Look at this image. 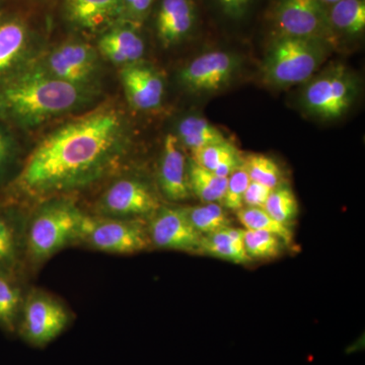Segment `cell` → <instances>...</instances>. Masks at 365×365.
Listing matches in <instances>:
<instances>
[{
    "mask_svg": "<svg viewBox=\"0 0 365 365\" xmlns=\"http://www.w3.org/2000/svg\"><path fill=\"white\" fill-rule=\"evenodd\" d=\"M128 148L124 113L105 103L47 134L26 158L14 191L43 201L85 189L116 170Z\"/></svg>",
    "mask_w": 365,
    "mask_h": 365,
    "instance_id": "1",
    "label": "cell"
},
{
    "mask_svg": "<svg viewBox=\"0 0 365 365\" xmlns=\"http://www.w3.org/2000/svg\"><path fill=\"white\" fill-rule=\"evenodd\" d=\"M93 98L91 86L53 78L37 64L0 88V116L23 128H35L85 107Z\"/></svg>",
    "mask_w": 365,
    "mask_h": 365,
    "instance_id": "2",
    "label": "cell"
},
{
    "mask_svg": "<svg viewBox=\"0 0 365 365\" xmlns=\"http://www.w3.org/2000/svg\"><path fill=\"white\" fill-rule=\"evenodd\" d=\"M85 215L66 196L41 201L26 225L25 256L33 266L42 265L61 250L78 244Z\"/></svg>",
    "mask_w": 365,
    "mask_h": 365,
    "instance_id": "3",
    "label": "cell"
},
{
    "mask_svg": "<svg viewBox=\"0 0 365 365\" xmlns=\"http://www.w3.org/2000/svg\"><path fill=\"white\" fill-rule=\"evenodd\" d=\"M331 47L323 41L274 37L262 63V78L278 88L307 83L324 63Z\"/></svg>",
    "mask_w": 365,
    "mask_h": 365,
    "instance_id": "4",
    "label": "cell"
},
{
    "mask_svg": "<svg viewBox=\"0 0 365 365\" xmlns=\"http://www.w3.org/2000/svg\"><path fill=\"white\" fill-rule=\"evenodd\" d=\"M359 93L354 74L345 66H335L309 81L302 91V104L309 114L337 119L351 107Z\"/></svg>",
    "mask_w": 365,
    "mask_h": 365,
    "instance_id": "5",
    "label": "cell"
},
{
    "mask_svg": "<svg viewBox=\"0 0 365 365\" xmlns=\"http://www.w3.org/2000/svg\"><path fill=\"white\" fill-rule=\"evenodd\" d=\"M79 242L110 254H133L150 246L148 227L140 220L86 215Z\"/></svg>",
    "mask_w": 365,
    "mask_h": 365,
    "instance_id": "6",
    "label": "cell"
},
{
    "mask_svg": "<svg viewBox=\"0 0 365 365\" xmlns=\"http://www.w3.org/2000/svg\"><path fill=\"white\" fill-rule=\"evenodd\" d=\"M274 37L323 41L335 47L328 11L319 0H275L270 11Z\"/></svg>",
    "mask_w": 365,
    "mask_h": 365,
    "instance_id": "7",
    "label": "cell"
},
{
    "mask_svg": "<svg viewBox=\"0 0 365 365\" xmlns=\"http://www.w3.org/2000/svg\"><path fill=\"white\" fill-rule=\"evenodd\" d=\"M71 321L60 300L43 290L33 289L26 299L19 319L21 337L34 347H45L66 331Z\"/></svg>",
    "mask_w": 365,
    "mask_h": 365,
    "instance_id": "8",
    "label": "cell"
},
{
    "mask_svg": "<svg viewBox=\"0 0 365 365\" xmlns=\"http://www.w3.org/2000/svg\"><path fill=\"white\" fill-rule=\"evenodd\" d=\"M155 192L136 178H121L112 182L96 205L98 216L140 220L153 215L160 208Z\"/></svg>",
    "mask_w": 365,
    "mask_h": 365,
    "instance_id": "9",
    "label": "cell"
},
{
    "mask_svg": "<svg viewBox=\"0 0 365 365\" xmlns=\"http://www.w3.org/2000/svg\"><path fill=\"white\" fill-rule=\"evenodd\" d=\"M241 61L227 51L204 53L180 71L179 81L190 93H211L227 88L239 73Z\"/></svg>",
    "mask_w": 365,
    "mask_h": 365,
    "instance_id": "10",
    "label": "cell"
},
{
    "mask_svg": "<svg viewBox=\"0 0 365 365\" xmlns=\"http://www.w3.org/2000/svg\"><path fill=\"white\" fill-rule=\"evenodd\" d=\"M38 66L53 78L74 85L91 86L98 72V53L86 43H64L50 52Z\"/></svg>",
    "mask_w": 365,
    "mask_h": 365,
    "instance_id": "11",
    "label": "cell"
},
{
    "mask_svg": "<svg viewBox=\"0 0 365 365\" xmlns=\"http://www.w3.org/2000/svg\"><path fill=\"white\" fill-rule=\"evenodd\" d=\"M151 244L160 249L198 252L202 235L192 227L182 207H160L148 227Z\"/></svg>",
    "mask_w": 365,
    "mask_h": 365,
    "instance_id": "12",
    "label": "cell"
},
{
    "mask_svg": "<svg viewBox=\"0 0 365 365\" xmlns=\"http://www.w3.org/2000/svg\"><path fill=\"white\" fill-rule=\"evenodd\" d=\"M122 86L129 105L137 111L157 109L165 96V81L150 64L143 60L122 67L120 72Z\"/></svg>",
    "mask_w": 365,
    "mask_h": 365,
    "instance_id": "13",
    "label": "cell"
},
{
    "mask_svg": "<svg viewBox=\"0 0 365 365\" xmlns=\"http://www.w3.org/2000/svg\"><path fill=\"white\" fill-rule=\"evenodd\" d=\"M158 185L165 198L170 201H182L191 197L187 174V160L179 139L168 134L158 168Z\"/></svg>",
    "mask_w": 365,
    "mask_h": 365,
    "instance_id": "14",
    "label": "cell"
},
{
    "mask_svg": "<svg viewBox=\"0 0 365 365\" xmlns=\"http://www.w3.org/2000/svg\"><path fill=\"white\" fill-rule=\"evenodd\" d=\"M196 21L193 0H162L155 20L158 39L165 48L176 45L192 33Z\"/></svg>",
    "mask_w": 365,
    "mask_h": 365,
    "instance_id": "15",
    "label": "cell"
},
{
    "mask_svg": "<svg viewBox=\"0 0 365 365\" xmlns=\"http://www.w3.org/2000/svg\"><path fill=\"white\" fill-rule=\"evenodd\" d=\"M98 49L112 63L126 66L143 60L145 44L134 26L118 24L101 36Z\"/></svg>",
    "mask_w": 365,
    "mask_h": 365,
    "instance_id": "16",
    "label": "cell"
},
{
    "mask_svg": "<svg viewBox=\"0 0 365 365\" xmlns=\"http://www.w3.org/2000/svg\"><path fill=\"white\" fill-rule=\"evenodd\" d=\"M66 11L74 26L93 32L119 21L121 0H66Z\"/></svg>",
    "mask_w": 365,
    "mask_h": 365,
    "instance_id": "17",
    "label": "cell"
},
{
    "mask_svg": "<svg viewBox=\"0 0 365 365\" xmlns=\"http://www.w3.org/2000/svg\"><path fill=\"white\" fill-rule=\"evenodd\" d=\"M31 35L18 19L0 21V78L13 71L28 55Z\"/></svg>",
    "mask_w": 365,
    "mask_h": 365,
    "instance_id": "18",
    "label": "cell"
},
{
    "mask_svg": "<svg viewBox=\"0 0 365 365\" xmlns=\"http://www.w3.org/2000/svg\"><path fill=\"white\" fill-rule=\"evenodd\" d=\"M19 220L0 213V272L14 276L25 256L26 225Z\"/></svg>",
    "mask_w": 365,
    "mask_h": 365,
    "instance_id": "19",
    "label": "cell"
},
{
    "mask_svg": "<svg viewBox=\"0 0 365 365\" xmlns=\"http://www.w3.org/2000/svg\"><path fill=\"white\" fill-rule=\"evenodd\" d=\"M327 11L337 43L340 38L361 37L365 30V0H340Z\"/></svg>",
    "mask_w": 365,
    "mask_h": 365,
    "instance_id": "20",
    "label": "cell"
},
{
    "mask_svg": "<svg viewBox=\"0 0 365 365\" xmlns=\"http://www.w3.org/2000/svg\"><path fill=\"white\" fill-rule=\"evenodd\" d=\"M245 230L227 227L213 234L202 235L198 253L235 264L248 263L251 259L244 246Z\"/></svg>",
    "mask_w": 365,
    "mask_h": 365,
    "instance_id": "21",
    "label": "cell"
},
{
    "mask_svg": "<svg viewBox=\"0 0 365 365\" xmlns=\"http://www.w3.org/2000/svg\"><path fill=\"white\" fill-rule=\"evenodd\" d=\"M187 174L191 193L202 203L222 204L227 186V178L216 176L192 158L187 160Z\"/></svg>",
    "mask_w": 365,
    "mask_h": 365,
    "instance_id": "22",
    "label": "cell"
},
{
    "mask_svg": "<svg viewBox=\"0 0 365 365\" xmlns=\"http://www.w3.org/2000/svg\"><path fill=\"white\" fill-rule=\"evenodd\" d=\"M178 139L180 143L193 151L211 144L227 141L225 134L204 118L189 116L178 125Z\"/></svg>",
    "mask_w": 365,
    "mask_h": 365,
    "instance_id": "23",
    "label": "cell"
},
{
    "mask_svg": "<svg viewBox=\"0 0 365 365\" xmlns=\"http://www.w3.org/2000/svg\"><path fill=\"white\" fill-rule=\"evenodd\" d=\"M24 297L14 275L0 272V327L9 332L18 329Z\"/></svg>",
    "mask_w": 365,
    "mask_h": 365,
    "instance_id": "24",
    "label": "cell"
},
{
    "mask_svg": "<svg viewBox=\"0 0 365 365\" xmlns=\"http://www.w3.org/2000/svg\"><path fill=\"white\" fill-rule=\"evenodd\" d=\"M182 208L192 227L201 235L213 234L232 227V220L222 204L204 203L203 205Z\"/></svg>",
    "mask_w": 365,
    "mask_h": 365,
    "instance_id": "25",
    "label": "cell"
},
{
    "mask_svg": "<svg viewBox=\"0 0 365 365\" xmlns=\"http://www.w3.org/2000/svg\"><path fill=\"white\" fill-rule=\"evenodd\" d=\"M237 216L246 230L270 232L287 244L292 241L294 235L289 227L274 220L264 208L242 207L237 211Z\"/></svg>",
    "mask_w": 365,
    "mask_h": 365,
    "instance_id": "26",
    "label": "cell"
},
{
    "mask_svg": "<svg viewBox=\"0 0 365 365\" xmlns=\"http://www.w3.org/2000/svg\"><path fill=\"white\" fill-rule=\"evenodd\" d=\"M263 208L274 220L287 227L294 222L299 213L297 197L287 184L280 185L272 190Z\"/></svg>",
    "mask_w": 365,
    "mask_h": 365,
    "instance_id": "27",
    "label": "cell"
},
{
    "mask_svg": "<svg viewBox=\"0 0 365 365\" xmlns=\"http://www.w3.org/2000/svg\"><path fill=\"white\" fill-rule=\"evenodd\" d=\"M244 167L251 181L260 182L274 189L283 182V173L278 163L267 155L251 153L244 157Z\"/></svg>",
    "mask_w": 365,
    "mask_h": 365,
    "instance_id": "28",
    "label": "cell"
},
{
    "mask_svg": "<svg viewBox=\"0 0 365 365\" xmlns=\"http://www.w3.org/2000/svg\"><path fill=\"white\" fill-rule=\"evenodd\" d=\"M244 246L251 260H267L279 256L282 241L270 232L245 230Z\"/></svg>",
    "mask_w": 365,
    "mask_h": 365,
    "instance_id": "29",
    "label": "cell"
},
{
    "mask_svg": "<svg viewBox=\"0 0 365 365\" xmlns=\"http://www.w3.org/2000/svg\"><path fill=\"white\" fill-rule=\"evenodd\" d=\"M239 153L240 150L234 144L227 140L225 143L211 144L191 151V158L204 169L215 172L218 165Z\"/></svg>",
    "mask_w": 365,
    "mask_h": 365,
    "instance_id": "30",
    "label": "cell"
},
{
    "mask_svg": "<svg viewBox=\"0 0 365 365\" xmlns=\"http://www.w3.org/2000/svg\"><path fill=\"white\" fill-rule=\"evenodd\" d=\"M251 179L244 165L232 172L227 178V190L222 202L223 207L235 212L244 207L245 192L248 188Z\"/></svg>",
    "mask_w": 365,
    "mask_h": 365,
    "instance_id": "31",
    "label": "cell"
},
{
    "mask_svg": "<svg viewBox=\"0 0 365 365\" xmlns=\"http://www.w3.org/2000/svg\"><path fill=\"white\" fill-rule=\"evenodd\" d=\"M153 0H121V14L118 24L139 25L148 16Z\"/></svg>",
    "mask_w": 365,
    "mask_h": 365,
    "instance_id": "32",
    "label": "cell"
},
{
    "mask_svg": "<svg viewBox=\"0 0 365 365\" xmlns=\"http://www.w3.org/2000/svg\"><path fill=\"white\" fill-rule=\"evenodd\" d=\"M16 158V144L13 137L0 127V181L6 178Z\"/></svg>",
    "mask_w": 365,
    "mask_h": 365,
    "instance_id": "33",
    "label": "cell"
},
{
    "mask_svg": "<svg viewBox=\"0 0 365 365\" xmlns=\"http://www.w3.org/2000/svg\"><path fill=\"white\" fill-rule=\"evenodd\" d=\"M272 190L260 182H250L248 188L245 192L244 206L263 208Z\"/></svg>",
    "mask_w": 365,
    "mask_h": 365,
    "instance_id": "34",
    "label": "cell"
},
{
    "mask_svg": "<svg viewBox=\"0 0 365 365\" xmlns=\"http://www.w3.org/2000/svg\"><path fill=\"white\" fill-rule=\"evenodd\" d=\"M223 14L228 18L239 20L248 13L252 0H216Z\"/></svg>",
    "mask_w": 365,
    "mask_h": 365,
    "instance_id": "35",
    "label": "cell"
},
{
    "mask_svg": "<svg viewBox=\"0 0 365 365\" xmlns=\"http://www.w3.org/2000/svg\"><path fill=\"white\" fill-rule=\"evenodd\" d=\"M338 1H340V0H319V2H321L324 6L327 7V9L332 6L333 4H337Z\"/></svg>",
    "mask_w": 365,
    "mask_h": 365,
    "instance_id": "36",
    "label": "cell"
}]
</instances>
